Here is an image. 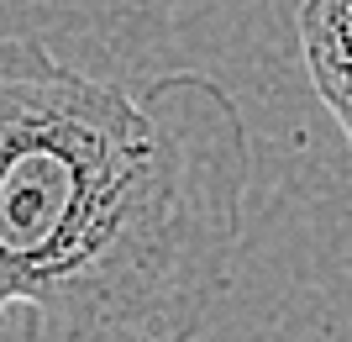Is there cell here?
<instances>
[{
  "label": "cell",
  "mask_w": 352,
  "mask_h": 342,
  "mask_svg": "<svg viewBox=\"0 0 352 342\" xmlns=\"http://www.w3.org/2000/svg\"><path fill=\"white\" fill-rule=\"evenodd\" d=\"M252 137L210 74L89 79L0 37V321L21 342H200L232 290Z\"/></svg>",
  "instance_id": "obj_1"
},
{
  "label": "cell",
  "mask_w": 352,
  "mask_h": 342,
  "mask_svg": "<svg viewBox=\"0 0 352 342\" xmlns=\"http://www.w3.org/2000/svg\"><path fill=\"white\" fill-rule=\"evenodd\" d=\"M294 32L310 85L352 142V0H300Z\"/></svg>",
  "instance_id": "obj_2"
}]
</instances>
